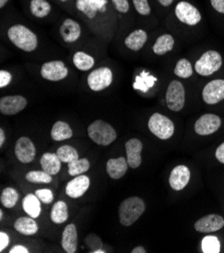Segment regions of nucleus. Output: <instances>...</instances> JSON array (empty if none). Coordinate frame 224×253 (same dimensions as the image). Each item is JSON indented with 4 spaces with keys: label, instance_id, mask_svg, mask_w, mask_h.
Instances as JSON below:
<instances>
[{
    "label": "nucleus",
    "instance_id": "0eeeda50",
    "mask_svg": "<svg viewBox=\"0 0 224 253\" xmlns=\"http://www.w3.org/2000/svg\"><path fill=\"white\" fill-rule=\"evenodd\" d=\"M113 82V73L110 68L102 67L94 70L88 77V85L91 90L99 92L108 88Z\"/></svg>",
    "mask_w": 224,
    "mask_h": 253
},
{
    "label": "nucleus",
    "instance_id": "c85d7f7f",
    "mask_svg": "<svg viewBox=\"0 0 224 253\" xmlns=\"http://www.w3.org/2000/svg\"><path fill=\"white\" fill-rule=\"evenodd\" d=\"M72 61L76 68L81 71H89L95 66V59L84 52H77L73 55Z\"/></svg>",
    "mask_w": 224,
    "mask_h": 253
},
{
    "label": "nucleus",
    "instance_id": "20e7f679",
    "mask_svg": "<svg viewBox=\"0 0 224 253\" xmlns=\"http://www.w3.org/2000/svg\"><path fill=\"white\" fill-rule=\"evenodd\" d=\"M148 127L155 136L163 140L169 139L175 130V126H174L172 120L160 113H154L150 117L148 122Z\"/></svg>",
    "mask_w": 224,
    "mask_h": 253
},
{
    "label": "nucleus",
    "instance_id": "1a4fd4ad",
    "mask_svg": "<svg viewBox=\"0 0 224 253\" xmlns=\"http://www.w3.org/2000/svg\"><path fill=\"white\" fill-rule=\"evenodd\" d=\"M14 154L22 164L32 163L36 155V148L31 138L22 136L17 139L14 146Z\"/></svg>",
    "mask_w": 224,
    "mask_h": 253
},
{
    "label": "nucleus",
    "instance_id": "f704fd0d",
    "mask_svg": "<svg viewBox=\"0 0 224 253\" xmlns=\"http://www.w3.org/2000/svg\"><path fill=\"white\" fill-rule=\"evenodd\" d=\"M156 81H157V79L155 77H153V76L148 75L147 73L144 72V73H142L140 76H138V77L136 78V82L134 83L133 87L135 89L147 92L149 88L153 87V85L155 84Z\"/></svg>",
    "mask_w": 224,
    "mask_h": 253
},
{
    "label": "nucleus",
    "instance_id": "8fccbe9b",
    "mask_svg": "<svg viewBox=\"0 0 224 253\" xmlns=\"http://www.w3.org/2000/svg\"><path fill=\"white\" fill-rule=\"evenodd\" d=\"M7 2H8V0H0V7L3 8Z\"/></svg>",
    "mask_w": 224,
    "mask_h": 253
},
{
    "label": "nucleus",
    "instance_id": "4c0bfd02",
    "mask_svg": "<svg viewBox=\"0 0 224 253\" xmlns=\"http://www.w3.org/2000/svg\"><path fill=\"white\" fill-rule=\"evenodd\" d=\"M135 9L141 15H149L151 13V7L149 5L148 0H132Z\"/></svg>",
    "mask_w": 224,
    "mask_h": 253
},
{
    "label": "nucleus",
    "instance_id": "49530a36",
    "mask_svg": "<svg viewBox=\"0 0 224 253\" xmlns=\"http://www.w3.org/2000/svg\"><path fill=\"white\" fill-rule=\"evenodd\" d=\"M4 141H5V133L4 130L1 128L0 129V146H3L4 145Z\"/></svg>",
    "mask_w": 224,
    "mask_h": 253
},
{
    "label": "nucleus",
    "instance_id": "ea45409f",
    "mask_svg": "<svg viewBox=\"0 0 224 253\" xmlns=\"http://www.w3.org/2000/svg\"><path fill=\"white\" fill-rule=\"evenodd\" d=\"M116 9L121 13H127L130 9L128 0H112Z\"/></svg>",
    "mask_w": 224,
    "mask_h": 253
},
{
    "label": "nucleus",
    "instance_id": "6e6552de",
    "mask_svg": "<svg viewBox=\"0 0 224 253\" xmlns=\"http://www.w3.org/2000/svg\"><path fill=\"white\" fill-rule=\"evenodd\" d=\"M41 77L47 81L58 82L65 79L68 75V70L62 61H51L44 63L40 70Z\"/></svg>",
    "mask_w": 224,
    "mask_h": 253
},
{
    "label": "nucleus",
    "instance_id": "ddd939ff",
    "mask_svg": "<svg viewBox=\"0 0 224 253\" xmlns=\"http://www.w3.org/2000/svg\"><path fill=\"white\" fill-rule=\"evenodd\" d=\"M28 105V101L23 96H5L0 99V112L4 115H15L21 112Z\"/></svg>",
    "mask_w": 224,
    "mask_h": 253
},
{
    "label": "nucleus",
    "instance_id": "aec40b11",
    "mask_svg": "<svg viewBox=\"0 0 224 253\" xmlns=\"http://www.w3.org/2000/svg\"><path fill=\"white\" fill-rule=\"evenodd\" d=\"M62 246L67 253H74L78 249V231L74 224H68L62 236Z\"/></svg>",
    "mask_w": 224,
    "mask_h": 253
},
{
    "label": "nucleus",
    "instance_id": "7ed1b4c3",
    "mask_svg": "<svg viewBox=\"0 0 224 253\" xmlns=\"http://www.w3.org/2000/svg\"><path fill=\"white\" fill-rule=\"evenodd\" d=\"M90 138L96 144L108 146L117 139V132L113 126L104 120H96L88 127Z\"/></svg>",
    "mask_w": 224,
    "mask_h": 253
},
{
    "label": "nucleus",
    "instance_id": "09e8293b",
    "mask_svg": "<svg viewBox=\"0 0 224 253\" xmlns=\"http://www.w3.org/2000/svg\"><path fill=\"white\" fill-rule=\"evenodd\" d=\"M131 252L132 253H145L146 249L143 246H138V247H135Z\"/></svg>",
    "mask_w": 224,
    "mask_h": 253
},
{
    "label": "nucleus",
    "instance_id": "a878e982",
    "mask_svg": "<svg viewBox=\"0 0 224 253\" xmlns=\"http://www.w3.org/2000/svg\"><path fill=\"white\" fill-rule=\"evenodd\" d=\"M72 129L64 121H57L52 128V137L56 141H63L72 137Z\"/></svg>",
    "mask_w": 224,
    "mask_h": 253
},
{
    "label": "nucleus",
    "instance_id": "2eb2a0df",
    "mask_svg": "<svg viewBox=\"0 0 224 253\" xmlns=\"http://www.w3.org/2000/svg\"><path fill=\"white\" fill-rule=\"evenodd\" d=\"M90 178L85 174L77 175L69 181L65 187V193L69 198L78 199L84 196L90 188Z\"/></svg>",
    "mask_w": 224,
    "mask_h": 253
},
{
    "label": "nucleus",
    "instance_id": "c756f323",
    "mask_svg": "<svg viewBox=\"0 0 224 253\" xmlns=\"http://www.w3.org/2000/svg\"><path fill=\"white\" fill-rule=\"evenodd\" d=\"M51 10L52 6L46 0H32L31 1V11L35 17H46Z\"/></svg>",
    "mask_w": 224,
    "mask_h": 253
},
{
    "label": "nucleus",
    "instance_id": "5701e85b",
    "mask_svg": "<svg viewBox=\"0 0 224 253\" xmlns=\"http://www.w3.org/2000/svg\"><path fill=\"white\" fill-rule=\"evenodd\" d=\"M41 169L51 175H56L59 173L62 168V161L57 154L45 153L40 159Z\"/></svg>",
    "mask_w": 224,
    "mask_h": 253
},
{
    "label": "nucleus",
    "instance_id": "6ab92c4d",
    "mask_svg": "<svg viewBox=\"0 0 224 253\" xmlns=\"http://www.w3.org/2000/svg\"><path fill=\"white\" fill-rule=\"evenodd\" d=\"M60 33L65 42H73L81 37V25L73 19L66 18L61 25Z\"/></svg>",
    "mask_w": 224,
    "mask_h": 253
},
{
    "label": "nucleus",
    "instance_id": "a19ab883",
    "mask_svg": "<svg viewBox=\"0 0 224 253\" xmlns=\"http://www.w3.org/2000/svg\"><path fill=\"white\" fill-rule=\"evenodd\" d=\"M12 76L9 72L7 71H0V88H4L6 86L9 85V83L11 82Z\"/></svg>",
    "mask_w": 224,
    "mask_h": 253
},
{
    "label": "nucleus",
    "instance_id": "864d4df0",
    "mask_svg": "<svg viewBox=\"0 0 224 253\" xmlns=\"http://www.w3.org/2000/svg\"><path fill=\"white\" fill-rule=\"evenodd\" d=\"M61 1H67V0H61Z\"/></svg>",
    "mask_w": 224,
    "mask_h": 253
},
{
    "label": "nucleus",
    "instance_id": "39448f33",
    "mask_svg": "<svg viewBox=\"0 0 224 253\" xmlns=\"http://www.w3.org/2000/svg\"><path fill=\"white\" fill-rule=\"evenodd\" d=\"M222 66V58L216 50H207L195 64V71L200 76H210Z\"/></svg>",
    "mask_w": 224,
    "mask_h": 253
},
{
    "label": "nucleus",
    "instance_id": "f8f14e48",
    "mask_svg": "<svg viewBox=\"0 0 224 253\" xmlns=\"http://www.w3.org/2000/svg\"><path fill=\"white\" fill-rule=\"evenodd\" d=\"M202 97L208 105H214L224 100V80L217 79L207 83L203 89Z\"/></svg>",
    "mask_w": 224,
    "mask_h": 253
},
{
    "label": "nucleus",
    "instance_id": "f3484780",
    "mask_svg": "<svg viewBox=\"0 0 224 253\" xmlns=\"http://www.w3.org/2000/svg\"><path fill=\"white\" fill-rule=\"evenodd\" d=\"M143 150V143L138 138H131L126 142V153H127V162L130 168L137 169L141 166Z\"/></svg>",
    "mask_w": 224,
    "mask_h": 253
},
{
    "label": "nucleus",
    "instance_id": "f257e3e1",
    "mask_svg": "<svg viewBox=\"0 0 224 253\" xmlns=\"http://www.w3.org/2000/svg\"><path fill=\"white\" fill-rule=\"evenodd\" d=\"M145 202L139 197H129L119 207V220L123 226L133 225L144 213Z\"/></svg>",
    "mask_w": 224,
    "mask_h": 253
},
{
    "label": "nucleus",
    "instance_id": "c9c22d12",
    "mask_svg": "<svg viewBox=\"0 0 224 253\" xmlns=\"http://www.w3.org/2000/svg\"><path fill=\"white\" fill-rule=\"evenodd\" d=\"M174 74L183 79L191 77L193 74V68L191 63L187 59L179 60L175 66V69H174Z\"/></svg>",
    "mask_w": 224,
    "mask_h": 253
},
{
    "label": "nucleus",
    "instance_id": "c03bdc74",
    "mask_svg": "<svg viewBox=\"0 0 224 253\" xmlns=\"http://www.w3.org/2000/svg\"><path fill=\"white\" fill-rule=\"evenodd\" d=\"M215 157L219 163L224 164V142L217 147L215 151Z\"/></svg>",
    "mask_w": 224,
    "mask_h": 253
},
{
    "label": "nucleus",
    "instance_id": "bb28decb",
    "mask_svg": "<svg viewBox=\"0 0 224 253\" xmlns=\"http://www.w3.org/2000/svg\"><path fill=\"white\" fill-rule=\"evenodd\" d=\"M174 43H175V41H174L172 36L167 34L163 35L157 39L155 44L153 45V52L158 56L165 55L173 49Z\"/></svg>",
    "mask_w": 224,
    "mask_h": 253
},
{
    "label": "nucleus",
    "instance_id": "58836bf2",
    "mask_svg": "<svg viewBox=\"0 0 224 253\" xmlns=\"http://www.w3.org/2000/svg\"><path fill=\"white\" fill-rule=\"evenodd\" d=\"M35 195L40 200L41 203H44V204H51V203H53L54 194H53V192L51 190H48V189L36 190Z\"/></svg>",
    "mask_w": 224,
    "mask_h": 253
},
{
    "label": "nucleus",
    "instance_id": "a18cd8bd",
    "mask_svg": "<svg viewBox=\"0 0 224 253\" xmlns=\"http://www.w3.org/2000/svg\"><path fill=\"white\" fill-rule=\"evenodd\" d=\"M10 253H29V249L27 247H24L23 245H15L13 246L10 251Z\"/></svg>",
    "mask_w": 224,
    "mask_h": 253
},
{
    "label": "nucleus",
    "instance_id": "9d476101",
    "mask_svg": "<svg viewBox=\"0 0 224 253\" xmlns=\"http://www.w3.org/2000/svg\"><path fill=\"white\" fill-rule=\"evenodd\" d=\"M221 126L219 116L211 113L202 115L195 123V132L199 135H210L216 132Z\"/></svg>",
    "mask_w": 224,
    "mask_h": 253
},
{
    "label": "nucleus",
    "instance_id": "e433bc0d",
    "mask_svg": "<svg viewBox=\"0 0 224 253\" xmlns=\"http://www.w3.org/2000/svg\"><path fill=\"white\" fill-rule=\"evenodd\" d=\"M202 251L204 253H219L220 242L216 236H206L202 240Z\"/></svg>",
    "mask_w": 224,
    "mask_h": 253
},
{
    "label": "nucleus",
    "instance_id": "72a5a7b5",
    "mask_svg": "<svg viewBox=\"0 0 224 253\" xmlns=\"http://www.w3.org/2000/svg\"><path fill=\"white\" fill-rule=\"evenodd\" d=\"M27 181L34 184H49L52 183V175L46 171L42 170H32L29 171L26 175Z\"/></svg>",
    "mask_w": 224,
    "mask_h": 253
},
{
    "label": "nucleus",
    "instance_id": "473e14b6",
    "mask_svg": "<svg viewBox=\"0 0 224 253\" xmlns=\"http://www.w3.org/2000/svg\"><path fill=\"white\" fill-rule=\"evenodd\" d=\"M57 155L62 161V163L65 164H68L74 160L79 159L78 150L70 145H63L59 147L57 150Z\"/></svg>",
    "mask_w": 224,
    "mask_h": 253
},
{
    "label": "nucleus",
    "instance_id": "37998d69",
    "mask_svg": "<svg viewBox=\"0 0 224 253\" xmlns=\"http://www.w3.org/2000/svg\"><path fill=\"white\" fill-rule=\"evenodd\" d=\"M9 244V237L6 233L0 232V251H3Z\"/></svg>",
    "mask_w": 224,
    "mask_h": 253
},
{
    "label": "nucleus",
    "instance_id": "f03ea898",
    "mask_svg": "<svg viewBox=\"0 0 224 253\" xmlns=\"http://www.w3.org/2000/svg\"><path fill=\"white\" fill-rule=\"evenodd\" d=\"M9 41L24 52H33L37 47L38 41L34 33L22 24H15L8 30Z\"/></svg>",
    "mask_w": 224,
    "mask_h": 253
},
{
    "label": "nucleus",
    "instance_id": "603ef678",
    "mask_svg": "<svg viewBox=\"0 0 224 253\" xmlns=\"http://www.w3.org/2000/svg\"><path fill=\"white\" fill-rule=\"evenodd\" d=\"M3 220V211L0 210V221Z\"/></svg>",
    "mask_w": 224,
    "mask_h": 253
},
{
    "label": "nucleus",
    "instance_id": "423d86ee",
    "mask_svg": "<svg viewBox=\"0 0 224 253\" xmlns=\"http://www.w3.org/2000/svg\"><path fill=\"white\" fill-rule=\"evenodd\" d=\"M166 103L171 111L178 112L185 105V89L181 82L172 81L166 92Z\"/></svg>",
    "mask_w": 224,
    "mask_h": 253
},
{
    "label": "nucleus",
    "instance_id": "de8ad7c7",
    "mask_svg": "<svg viewBox=\"0 0 224 253\" xmlns=\"http://www.w3.org/2000/svg\"><path fill=\"white\" fill-rule=\"evenodd\" d=\"M157 1H159V3H160L161 5L167 7V6H170V5L173 3L174 0H157Z\"/></svg>",
    "mask_w": 224,
    "mask_h": 253
},
{
    "label": "nucleus",
    "instance_id": "393cba45",
    "mask_svg": "<svg viewBox=\"0 0 224 253\" xmlns=\"http://www.w3.org/2000/svg\"><path fill=\"white\" fill-rule=\"evenodd\" d=\"M148 39L147 33L143 30H137L131 33L125 40V44L128 48L138 52L146 43Z\"/></svg>",
    "mask_w": 224,
    "mask_h": 253
},
{
    "label": "nucleus",
    "instance_id": "b1692460",
    "mask_svg": "<svg viewBox=\"0 0 224 253\" xmlns=\"http://www.w3.org/2000/svg\"><path fill=\"white\" fill-rule=\"evenodd\" d=\"M22 208L29 216L38 218L41 213L40 200L35 194H28L22 200Z\"/></svg>",
    "mask_w": 224,
    "mask_h": 253
},
{
    "label": "nucleus",
    "instance_id": "3c124183",
    "mask_svg": "<svg viewBox=\"0 0 224 253\" xmlns=\"http://www.w3.org/2000/svg\"><path fill=\"white\" fill-rule=\"evenodd\" d=\"M94 253H104L105 251L104 250H102V249H96V250H95V251H93Z\"/></svg>",
    "mask_w": 224,
    "mask_h": 253
},
{
    "label": "nucleus",
    "instance_id": "4468645a",
    "mask_svg": "<svg viewBox=\"0 0 224 253\" xmlns=\"http://www.w3.org/2000/svg\"><path fill=\"white\" fill-rule=\"evenodd\" d=\"M224 226V219L220 215L210 214L196 221L194 228L200 233H212L220 230Z\"/></svg>",
    "mask_w": 224,
    "mask_h": 253
},
{
    "label": "nucleus",
    "instance_id": "7c9ffc66",
    "mask_svg": "<svg viewBox=\"0 0 224 253\" xmlns=\"http://www.w3.org/2000/svg\"><path fill=\"white\" fill-rule=\"evenodd\" d=\"M18 199H19V195L17 191L11 187L5 188L2 191L1 196H0V202H1L2 206H4L7 209L13 208L18 202Z\"/></svg>",
    "mask_w": 224,
    "mask_h": 253
},
{
    "label": "nucleus",
    "instance_id": "2f4dec72",
    "mask_svg": "<svg viewBox=\"0 0 224 253\" xmlns=\"http://www.w3.org/2000/svg\"><path fill=\"white\" fill-rule=\"evenodd\" d=\"M68 173L71 176H77L83 174L90 169V162L87 159H78L67 164Z\"/></svg>",
    "mask_w": 224,
    "mask_h": 253
},
{
    "label": "nucleus",
    "instance_id": "412c9836",
    "mask_svg": "<svg viewBox=\"0 0 224 253\" xmlns=\"http://www.w3.org/2000/svg\"><path fill=\"white\" fill-rule=\"evenodd\" d=\"M128 162L124 157L110 159L107 163V172L111 179L119 180L123 178L128 170Z\"/></svg>",
    "mask_w": 224,
    "mask_h": 253
},
{
    "label": "nucleus",
    "instance_id": "a211bd4d",
    "mask_svg": "<svg viewBox=\"0 0 224 253\" xmlns=\"http://www.w3.org/2000/svg\"><path fill=\"white\" fill-rule=\"evenodd\" d=\"M108 0H77V8L89 18H94L96 12H105Z\"/></svg>",
    "mask_w": 224,
    "mask_h": 253
},
{
    "label": "nucleus",
    "instance_id": "cd10ccee",
    "mask_svg": "<svg viewBox=\"0 0 224 253\" xmlns=\"http://www.w3.org/2000/svg\"><path fill=\"white\" fill-rule=\"evenodd\" d=\"M68 218V209L67 205L64 201H59L53 206L52 213H51V219L56 224H63L64 223Z\"/></svg>",
    "mask_w": 224,
    "mask_h": 253
},
{
    "label": "nucleus",
    "instance_id": "dca6fc26",
    "mask_svg": "<svg viewBox=\"0 0 224 253\" xmlns=\"http://www.w3.org/2000/svg\"><path fill=\"white\" fill-rule=\"evenodd\" d=\"M191 172L189 169L186 166L180 165L176 168H174L171 171L169 183L173 190L175 191H181L183 190L190 181Z\"/></svg>",
    "mask_w": 224,
    "mask_h": 253
},
{
    "label": "nucleus",
    "instance_id": "9b49d317",
    "mask_svg": "<svg viewBox=\"0 0 224 253\" xmlns=\"http://www.w3.org/2000/svg\"><path fill=\"white\" fill-rule=\"evenodd\" d=\"M176 17L183 23L188 25H196L201 20V13L187 1H180L175 8Z\"/></svg>",
    "mask_w": 224,
    "mask_h": 253
},
{
    "label": "nucleus",
    "instance_id": "79ce46f5",
    "mask_svg": "<svg viewBox=\"0 0 224 253\" xmlns=\"http://www.w3.org/2000/svg\"><path fill=\"white\" fill-rule=\"evenodd\" d=\"M210 2L217 12L224 14V0H210Z\"/></svg>",
    "mask_w": 224,
    "mask_h": 253
},
{
    "label": "nucleus",
    "instance_id": "4be33fe9",
    "mask_svg": "<svg viewBox=\"0 0 224 253\" xmlns=\"http://www.w3.org/2000/svg\"><path fill=\"white\" fill-rule=\"evenodd\" d=\"M14 229L22 235L31 236L34 235L38 231V225L34 218L31 216L20 217L14 222Z\"/></svg>",
    "mask_w": 224,
    "mask_h": 253
}]
</instances>
